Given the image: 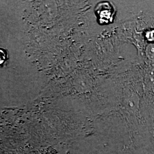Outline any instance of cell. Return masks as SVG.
<instances>
[{"instance_id":"6da1fadb","label":"cell","mask_w":154,"mask_h":154,"mask_svg":"<svg viewBox=\"0 0 154 154\" xmlns=\"http://www.w3.org/2000/svg\"><path fill=\"white\" fill-rule=\"evenodd\" d=\"M1 53L2 54V56L1 55V60L2 58V61L1 62V63H2V62H3L4 61V60H5V54H4V53L3 52V51H2V50H1Z\"/></svg>"}]
</instances>
